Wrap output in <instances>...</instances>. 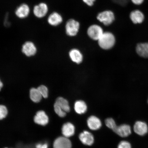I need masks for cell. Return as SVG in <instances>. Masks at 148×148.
<instances>
[{
  "mask_svg": "<svg viewBox=\"0 0 148 148\" xmlns=\"http://www.w3.org/2000/svg\"><path fill=\"white\" fill-rule=\"evenodd\" d=\"M98 40L99 45L102 49H108L112 48L115 44V38L112 33L105 32H103Z\"/></svg>",
  "mask_w": 148,
  "mask_h": 148,
  "instance_id": "obj_1",
  "label": "cell"
},
{
  "mask_svg": "<svg viewBox=\"0 0 148 148\" xmlns=\"http://www.w3.org/2000/svg\"><path fill=\"white\" fill-rule=\"evenodd\" d=\"M97 18L98 20L104 25H108L112 24L115 19L114 13L111 11H105L98 14Z\"/></svg>",
  "mask_w": 148,
  "mask_h": 148,
  "instance_id": "obj_2",
  "label": "cell"
},
{
  "mask_svg": "<svg viewBox=\"0 0 148 148\" xmlns=\"http://www.w3.org/2000/svg\"><path fill=\"white\" fill-rule=\"evenodd\" d=\"M79 28V24L78 22L75 20L70 19L66 24V34L70 36H75L78 33Z\"/></svg>",
  "mask_w": 148,
  "mask_h": 148,
  "instance_id": "obj_3",
  "label": "cell"
},
{
  "mask_svg": "<svg viewBox=\"0 0 148 148\" xmlns=\"http://www.w3.org/2000/svg\"><path fill=\"white\" fill-rule=\"evenodd\" d=\"M103 29L99 26L92 25L89 27L88 34L92 40H98L103 34Z\"/></svg>",
  "mask_w": 148,
  "mask_h": 148,
  "instance_id": "obj_4",
  "label": "cell"
},
{
  "mask_svg": "<svg viewBox=\"0 0 148 148\" xmlns=\"http://www.w3.org/2000/svg\"><path fill=\"white\" fill-rule=\"evenodd\" d=\"M113 131L118 136L123 138L127 137L131 134V129L130 126L126 124L116 126Z\"/></svg>",
  "mask_w": 148,
  "mask_h": 148,
  "instance_id": "obj_5",
  "label": "cell"
},
{
  "mask_svg": "<svg viewBox=\"0 0 148 148\" xmlns=\"http://www.w3.org/2000/svg\"><path fill=\"white\" fill-rule=\"evenodd\" d=\"M71 142L67 138L60 137L55 140L53 143V148H71Z\"/></svg>",
  "mask_w": 148,
  "mask_h": 148,
  "instance_id": "obj_6",
  "label": "cell"
},
{
  "mask_svg": "<svg viewBox=\"0 0 148 148\" xmlns=\"http://www.w3.org/2000/svg\"><path fill=\"white\" fill-rule=\"evenodd\" d=\"M134 132L139 136H145L148 132V127L145 122L137 121L135 123L134 126Z\"/></svg>",
  "mask_w": 148,
  "mask_h": 148,
  "instance_id": "obj_7",
  "label": "cell"
},
{
  "mask_svg": "<svg viewBox=\"0 0 148 148\" xmlns=\"http://www.w3.org/2000/svg\"><path fill=\"white\" fill-rule=\"evenodd\" d=\"M130 18L133 23L140 24L143 23L145 20V16L141 11L136 9L131 12Z\"/></svg>",
  "mask_w": 148,
  "mask_h": 148,
  "instance_id": "obj_8",
  "label": "cell"
},
{
  "mask_svg": "<svg viewBox=\"0 0 148 148\" xmlns=\"http://www.w3.org/2000/svg\"><path fill=\"white\" fill-rule=\"evenodd\" d=\"M35 123L38 125L45 126L47 124L49 118L45 112L42 110L38 111L34 118Z\"/></svg>",
  "mask_w": 148,
  "mask_h": 148,
  "instance_id": "obj_9",
  "label": "cell"
},
{
  "mask_svg": "<svg viewBox=\"0 0 148 148\" xmlns=\"http://www.w3.org/2000/svg\"><path fill=\"white\" fill-rule=\"evenodd\" d=\"M79 138L80 141L84 145L91 146L94 142L93 135L88 131H85L79 135Z\"/></svg>",
  "mask_w": 148,
  "mask_h": 148,
  "instance_id": "obj_10",
  "label": "cell"
},
{
  "mask_svg": "<svg viewBox=\"0 0 148 148\" xmlns=\"http://www.w3.org/2000/svg\"><path fill=\"white\" fill-rule=\"evenodd\" d=\"M37 49L36 46L31 42H25L23 46L22 51L28 57H30L36 54Z\"/></svg>",
  "mask_w": 148,
  "mask_h": 148,
  "instance_id": "obj_11",
  "label": "cell"
},
{
  "mask_svg": "<svg viewBox=\"0 0 148 148\" xmlns=\"http://www.w3.org/2000/svg\"><path fill=\"white\" fill-rule=\"evenodd\" d=\"M48 8L45 3H41L36 5L34 7L33 12L36 17L38 18L43 17L47 14Z\"/></svg>",
  "mask_w": 148,
  "mask_h": 148,
  "instance_id": "obj_12",
  "label": "cell"
},
{
  "mask_svg": "<svg viewBox=\"0 0 148 148\" xmlns=\"http://www.w3.org/2000/svg\"><path fill=\"white\" fill-rule=\"evenodd\" d=\"M87 125L90 129L97 130L101 128V123L100 120L95 116H92L88 118Z\"/></svg>",
  "mask_w": 148,
  "mask_h": 148,
  "instance_id": "obj_13",
  "label": "cell"
},
{
  "mask_svg": "<svg viewBox=\"0 0 148 148\" xmlns=\"http://www.w3.org/2000/svg\"><path fill=\"white\" fill-rule=\"evenodd\" d=\"M75 127L71 123H64L62 127V133L66 138H69L75 134Z\"/></svg>",
  "mask_w": 148,
  "mask_h": 148,
  "instance_id": "obj_14",
  "label": "cell"
},
{
  "mask_svg": "<svg viewBox=\"0 0 148 148\" xmlns=\"http://www.w3.org/2000/svg\"><path fill=\"white\" fill-rule=\"evenodd\" d=\"M136 51L140 56L148 58V42L138 44L136 46Z\"/></svg>",
  "mask_w": 148,
  "mask_h": 148,
  "instance_id": "obj_15",
  "label": "cell"
},
{
  "mask_svg": "<svg viewBox=\"0 0 148 148\" xmlns=\"http://www.w3.org/2000/svg\"><path fill=\"white\" fill-rule=\"evenodd\" d=\"M29 12V8L28 5L23 4L18 7L16 11L15 14L18 17L23 18L27 17Z\"/></svg>",
  "mask_w": 148,
  "mask_h": 148,
  "instance_id": "obj_16",
  "label": "cell"
},
{
  "mask_svg": "<svg viewBox=\"0 0 148 148\" xmlns=\"http://www.w3.org/2000/svg\"><path fill=\"white\" fill-rule=\"evenodd\" d=\"M62 21V16L57 12L51 14L48 18V22L49 24L54 26L60 25Z\"/></svg>",
  "mask_w": 148,
  "mask_h": 148,
  "instance_id": "obj_17",
  "label": "cell"
},
{
  "mask_svg": "<svg viewBox=\"0 0 148 148\" xmlns=\"http://www.w3.org/2000/svg\"><path fill=\"white\" fill-rule=\"evenodd\" d=\"M69 56L72 61L77 64H79L82 62L83 56L78 50L73 49L70 51Z\"/></svg>",
  "mask_w": 148,
  "mask_h": 148,
  "instance_id": "obj_18",
  "label": "cell"
},
{
  "mask_svg": "<svg viewBox=\"0 0 148 148\" xmlns=\"http://www.w3.org/2000/svg\"><path fill=\"white\" fill-rule=\"evenodd\" d=\"M74 108L77 114H82L86 112L87 110V106L84 101H78L75 102Z\"/></svg>",
  "mask_w": 148,
  "mask_h": 148,
  "instance_id": "obj_19",
  "label": "cell"
},
{
  "mask_svg": "<svg viewBox=\"0 0 148 148\" xmlns=\"http://www.w3.org/2000/svg\"><path fill=\"white\" fill-rule=\"evenodd\" d=\"M63 110L66 112H68L70 110V107L68 101L62 97L57 98L55 102Z\"/></svg>",
  "mask_w": 148,
  "mask_h": 148,
  "instance_id": "obj_20",
  "label": "cell"
},
{
  "mask_svg": "<svg viewBox=\"0 0 148 148\" xmlns=\"http://www.w3.org/2000/svg\"><path fill=\"white\" fill-rule=\"evenodd\" d=\"M29 94L30 99L34 102L38 103L41 100L42 97L38 88H31Z\"/></svg>",
  "mask_w": 148,
  "mask_h": 148,
  "instance_id": "obj_21",
  "label": "cell"
},
{
  "mask_svg": "<svg viewBox=\"0 0 148 148\" xmlns=\"http://www.w3.org/2000/svg\"><path fill=\"white\" fill-rule=\"evenodd\" d=\"M54 110L56 113L60 117H64L66 116V112L63 110L56 103L54 105Z\"/></svg>",
  "mask_w": 148,
  "mask_h": 148,
  "instance_id": "obj_22",
  "label": "cell"
},
{
  "mask_svg": "<svg viewBox=\"0 0 148 148\" xmlns=\"http://www.w3.org/2000/svg\"><path fill=\"white\" fill-rule=\"evenodd\" d=\"M105 124L107 127L112 129V130H113L117 126L115 121L112 118H108L105 120Z\"/></svg>",
  "mask_w": 148,
  "mask_h": 148,
  "instance_id": "obj_23",
  "label": "cell"
},
{
  "mask_svg": "<svg viewBox=\"0 0 148 148\" xmlns=\"http://www.w3.org/2000/svg\"><path fill=\"white\" fill-rule=\"evenodd\" d=\"M41 94L42 97L45 99L48 97V89L46 86L41 85L37 88Z\"/></svg>",
  "mask_w": 148,
  "mask_h": 148,
  "instance_id": "obj_24",
  "label": "cell"
},
{
  "mask_svg": "<svg viewBox=\"0 0 148 148\" xmlns=\"http://www.w3.org/2000/svg\"><path fill=\"white\" fill-rule=\"evenodd\" d=\"M8 111L6 107L3 105H0V120L5 118L8 114Z\"/></svg>",
  "mask_w": 148,
  "mask_h": 148,
  "instance_id": "obj_25",
  "label": "cell"
},
{
  "mask_svg": "<svg viewBox=\"0 0 148 148\" xmlns=\"http://www.w3.org/2000/svg\"><path fill=\"white\" fill-rule=\"evenodd\" d=\"M118 148H132V147L129 142L123 140L120 142L118 144Z\"/></svg>",
  "mask_w": 148,
  "mask_h": 148,
  "instance_id": "obj_26",
  "label": "cell"
},
{
  "mask_svg": "<svg viewBox=\"0 0 148 148\" xmlns=\"http://www.w3.org/2000/svg\"><path fill=\"white\" fill-rule=\"evenodd\" d=\"M131 1L135 5H138L142 4L144 0H131Z\"/></svg>",
  "mask_w": 148,
  "mask_h": 148,
  "instance_id": "obj_27",
  "label": "cell"
},
{
  "mask_svg": "<svg viewBox=\"0 0 148 148\" xmlns=\"http://www.w3.org/2000/svg\"><path fill=\"white\" fill-rule=\"evenodd\" d=\"M83 1L84 2L89 6H91L93 5L94 1H95V0H83Z\"/></svg>",
  "mask_w": 148,
  "mask_h": 148,
  "instance_id": "obj_28",
  "label": "cell"
},
{
  "mask_svg": "<svg viewBox=\"0 0 148 148\" xmlns=\"http://www.w3.org/2000/svg\"><path fill=\"white\" fill-rule=\"evenodd\" d=\"M48 145L47 144L45 143L44 144H42L41 147L40 148H48Z\"/></svg>",
  "mask_w": 148,
  "mask_h": 148,
  "instance_id": "obj_29",
  "label": "cell"
},
{
  "mask_svg": "<svg viewBox=\"0 0 148 148\" xmlns=\"http://www.w3.org/2000/svg\"><path fill=\"white\" fill-rule=\"evenodd\" d=\"M3 86V83L1 82V80H0V91H1V89L2 88Z\"/></svg>",
  "mask_w": 148,
  "mask_h": 148,
  "instance_id": "obj_30",
  "label": "cell"
},
{
  "mask_svg": "<svg viewBox=\"0 0 148 148\" xmlns=\"http://www.w3.org/2000/svg\"><path fill=\"white\" fill-rule=\"evenodd\" d=\"M147 103H148V101H147Z\"/></svg>",
  "mask_w": 148,
  "mask_h": 148,
  "instance_id": "obj_31",
  "label": "cell"
},
{
  "mask_svg": "<svg viewBox=\"0 0 148 148\" xmlns=\"http://www.w3.org/2000/svg\"></svg>",
  "mask_w": 148,
  "mask_h": 148,
  "instance_id": "obj_32",
  "label": "cell"
}]
</instances>
